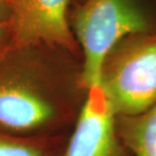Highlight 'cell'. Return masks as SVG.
Returning a JSON list of instances; mask_svg holds the SVG:
<instances>
[{"instance_id": "cell-9", "label": "cell", "mask_w": 156, "mask_h": 156, "mask_svg": "<svg viewBox=\"0 0 156 156\" xmlns=\"http://www.w3.org/2000/svg\"><path fill=\"white\" fill-rule=\"evenodd\" d=\"M3 36H4V29H3V27H0V41L2 40Z\"/></svg>"}, {"instance_id": "cell-8", "label": "cell", "mask_w": 156, "mask_h": 156, "mask_svg": "<svg viewBox=\"0 0 156 156\" xmlns=\"http://www.w3.org/2000/svg\"><path fill=\"white\" fill-rule=\"evenodd\" d=\"M11 16V7L10 3H7L5 0H0V27L6 20H10Z\"/></svg>"}, {"instance_id": "cell-6", "label": "cell", "mask_w": 156, "mask_h": 156, "mask_svg": "<svg viewBox=\"0 0 156 156\" xmlns=\"http://www.w3.org/2000/svg\"><path fill=\"white\" fill-rule=\"evenodd\" d=\"M116 118L122 144L134 156H156V102L134 116Z\"/></svg>"}, {"instance_id": "cell-2", "label": "cell", "mask_w": 156, "mask_h": 156, "mask_svg": "<svg viewBox=\"0 0 156 156\" xmlns=\"http://www.w3.org/2000/svg\"><path fill=\"white\" fill-rule=\"evenodd\" d=\"M99 86L115 117L134 116L156 102V30L131 35L105 58Z\"/></svg>"}, {"instance_id": "cell-3", "label": "cell", "mask_w": 156, "mask_h": 156, "mask_svg": "<svg viewBox=\"0 0 156 156\" xmlns=\"http://www.w3.org/2000/svg\"><path fill=\"white\" fill-rule=\"evenodd\" d=\"M38 77L23 70L0 71V125L27 132L54 123L59 105Z\"/></svg>"}, {"instance_id": "cell-5", "label": "cell", "mask_w": 156, "mask_h": 156, "mask_svg": "<svg viewBox=\"0 0 156 156\" xmlns=\"http://www.w3.org/2000/svg\"><path fill=\"white\" fill-rule=\"evenodd\" d=\"M116 129V118L104 90L95 86L86 98L64 156H126Z\"/></svg>"}, {"instance_id": "cell-1", "label": "cell", "mask_w": 156, "mask_h": 156, "mask_svg": "<svg viewBox=\"0 0 156 156\" xmlns=\"http://www.w3.org/2000/svg\"><path fill=\"white\" fill-rule=\"evenodd\" d=\"M71 27L82 51L79 84L86 91L99 86L105 58L122 40L153 30L135 0H83L74 11Z\"/></svg>"}, {"instance_id": "cell-4", "label": "cell", "mask_w": 156, "mask_h": 156, "mask_svg": "<svg viewBox=\"0 0 156 156\" xmlns=\"http://www.w3.org/2000/svg\"><path fill=\"white\" fill-rule=\"evenodd\" d=\"M70 0H11L13 41L20 48L45 45L74 53L77 41L68 20Z\"/></svg>"}, {"instance_id": "cell-7", "label": "cell", "mask_w": 156, "mask_h": 156, "mask_svg": "<svg viewBox=\"0 0 156 156\" xmlns=\"http://www.w3.org/2000/svg\"><path fill=\"white\" fill-rule=\"evenodd\" d=\"M0 156H48V153L37 143L0 135Z\"/></svg>"}]
</instances>
